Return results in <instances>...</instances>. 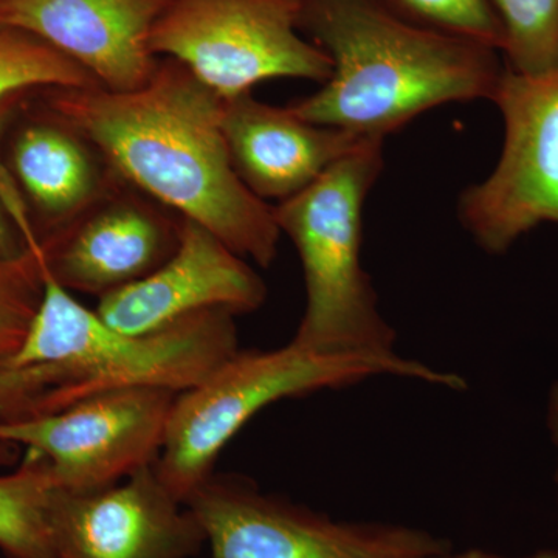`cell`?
<instances>
[{
  "instance_id": "cell-1",
  "label": "cell",
  "mask_w": 558,
  "mask_h": 558,
  "mask_svg": "<svg viewBox=\"0 0 558 558\" xmlns=\"http://www.w3.org/2000/svg\"><path fill=\"white\" fill-rule=\"evenodd\" d=\"M51 116L89 140L135 189L193 220L242 258L269 267L279 231L274 209L244 185L222 131L223 100L178 61L159 60L145 86L51 89Z\"/></svg>"
},
{
  "instance_id": "cell-2",
  "label": "cell",
  "mask_w": 558,
  "mask_h": 558,
  "mask_svg": "<svg viewBox=\"0 0 558 558\" xmlns=\"http://www.w3.org/2000/svg\"><path fill=\"white\" fill-rule=\"evenodd\" d=\"M299 28L332 73L290 109L365 138L449 102L492 101L506 69L497 49L414 27L374 0H300Z\"/></svg>"
},
{
  "instance_id": "cell-3",
  "label": "cell",
  "mask_w": 558,
  "mask_h": 558,
  "mask_svg": "<svg viewBox=\"0 0 558 558\" xmlns=\"http://www.w3.org/2000/svg\"><path fill=\"white\" fill-rule=\"evenodd\" d=\"M44 292L21 347L0 362V424L60 413L131 388L180 392L199 385L240 351L234 317L207 311L130 336L57 281L40 248Z\"/></svg>"
},
{
  "instance_id": "cell-4",
  "label": "cell",
  "mask_w": 558,
  "mask_h": 558,
  "mask_svg": "<svg viewBox=\"0 0 558 558\" xmlns=\"http://www.w3.org/2000/svg\"><path fill=\"white\" fill-rule=\"evenodd\" d=\"M399 377L462 391L464 377L433 368L398 351H329L290 340L267 351H238L172 405L157 475L179 501L213 476L220 451L259 411L284 399Z\"/></svg>"
},
{
  "instance_id": "cell-5",
  "label": "cell",
  "mask_w": 558,
  "mask_h": 558,
  "mask_svg": "<svg viewBox=\"0 0 558 558\" xmlns=\"http://www.w3.org/2000/svg\"><path fill=\"white\" fill-rule=\"evenodd\" d=\"M384 142L369 138L311 186L274 209L303 266L306 307L292 340L329 351H396V330L363 269V208L384 170Z\"/></svg>"
},
{
  "instance_id": "cell-6",
  "label": "cell",
  "mask_w": 558,
  "mask_h": 558,
  "mask_svg": "<svg viewBox=\"0 0 558 558\" xmlns=\"http://www.w3.org/2000/svg\"><path fill=\"white\" fill-rule=\"evenodd\" d=\"M300 0H170L154 24V57L178 61L222 100L267 80L326 83L329 58L299 28Z\"/></svg>"
},
{
  "instance_id": "cell-7",
  "label": "cell",
  "mask_w": 558,
  "mask_h": 558,
  "mask_svg": "<svg viewBox=\"0 0 558 558\" xmlns=\"http://www.w3.org/2000/svg\"><path fill=\"white\" fill-rule=\"evenodd\" d=\"M208 558H432L451 548L427 529L340 520L260 490L244 476H215L185 502Z\"/></svg>"
},
{
  "instance_id": "cell-8",
  "label": "cell",
  "mask_w": 558,
  "mask_h": 558,
  "mask_svg": "<svg viewBox=\"0 0 558 558\" xmlns=\"http://www.w3.org/2000/svg\"><path fill=\"white\" fill-rule=\"evenodd\" d=\"M492 102L505 121L502 153L492 174L461 194L458 215L481 250L502 255L542 223L558 226V69H505Z\"/></svg>"
},
{
  "instance_id": "cell-9",
  "label": "cell",
  "mask_w": 558,
  "mask_h": 558,
  "mask_svg": "<svg viewBox=\"0 0 558 558\" xmlns=\"http://www.w3.org/2000/svg\"><path fill=\"white\" fill-rule=\"evenodd\" d=\"M175 398L167 389H121L49 416L0 424V440L46 458L60 490H97L156 462Z\"/></svg>"
},
{
  "instance_id": "cell-10",
  "label": "cell",
  "mask_w": 558,
  "mask_h": 558,
  "mask_svg": "<svg viewBox=\"0 0 558 558\" xmlns=\"http://www.w3.org/2000/svg\"><path fill=\"white\" fill-rule=\"evenodd\" d=\"M49 526L57 558H190L205 542L154 464L97 490L57 488Z\"/></svg>"
},
{
  "instance_id": "cell-11",
  "label": "cell",
  "mask_w": 558,
  "mask_h": 558,
  "mask_svg": "<svg viewBox=\"0 0 558 558\" xmlns=\"http://www.w3.org/2000/svg\"><path fill=\"white\" fill-rule=\"evenodd\" d=\"M266 299V284L242 256L205 227L182 219L170 258L148 277L102 296L95 311L110 328L143 336L201 312H255Z\"/></svg>"
},
{
  "instance_id": "cell-12",
  "label": "cell",
  "mask_w": 558,
  "mask_h": 558,
  "mask_svg": "<svg viewBox=\"0 0 558 558\" xmlns=\"http://www.w3.org/2000/svg\"><path fill=\"white\" fill-rule=\"evenodd\" d=\"M170 0H0V25L43 39L98 86L132 92L159 65L149 35Z\"/></svg>"
},
{
  "instance_id": "cell-13",
  "label": "cell",
  "mask_w": 558,
  "mask_h": 558,
  "mask_svg": "<svg viewBox=\"0 0 558 558\" xmlns=\"http://www.w3.org/2000/svg\"><path fill=\"white\" fill-rule=\"evenodd\" d=\"M180 222L145 202H97L43 241L50 274L70 292L100 299L148 277L178 248Z\"/></svg>"
},
{
  "instance_id": "cell-14",
  "label": "cell",
  "mask_w": 558,
  "mask_h": 558,
  "mask_svg": "<svg viewBox=\"0 0 558 558\" xmlns=\"http://www.w3.org/2000/svg\"><path fill=\"white\" fill-rule=\"evenodd\" d=\"M222 131L234 170L260 201H288L369 138L301 119L252 92L223 100Z\"/></svg>"
},
{
  "instance_id": "cell-15",
  "label": "cell",
  "mask_w": 558,
  "mask_h": 558,
  "mask_svg": "<svg viewBox=\"0 0 558 558\" xmlns=\"http://www.w3.org/2000/svg\"><path fill=\"white\" fill-rule=\"evenodd\" d=\"M35 121L22 128L11 163L25 194L60 231L89 211L102 193L97 149L64 121Z\"/></svg>"
},
{
  "instance_id": "cell-16",
  "label": "cell",
  "mask_w": 558,
  "mask_h": 558,
  "mask_svg": "<svg viewBox=\"0 0 558 558\" xmlns=\"http://www.w3.org/2000/svg\"><path fill=\"white\" fill-rule=\"evenodd\" d=\"M57 481L49 461L27 451L14 472L0 475V549L10 558H57L49 526Z\"/></svg>"
},
{
  "instance_id": "cell-17",
  "label": "cell",
  "mask_w": 558,
  "mask_h": 558,
  "mask_svg": "<svg viewBox=\"0 0 558 558\" xmlns=\"http://www.w3.org/2000/svg\"><path fill=\"white\" fill-rule=\"evenodd\" d=\"M10 216L24 238V253L0 256V362L21 347L31 329L43 300L44 279L40 269L43 241L24 207V202L10 204Z\"/></svg>"
},
{
  "instance_id": "cell-18",
  "label": "cell",
  "mask_w": 558,
  "mask_h": 558,
  "mask_svg": "<svg viewBox=\"0 0 558 558\" xmlns=\"http://www.w3.org/2000/svg\"><path fill=\"white\" fill-rule=\"evenodd\" d=\"M98 86L87 70L20 28L0 25V106L35 87L81 89Z\"/></svg>"
},
{
  "instance_id": "cell-19",
  "label": "cell",
  "mask_w": 558,
  "mask_h": 558,
  "mask_svg": "<svg viewBox=\"0 0 558 558\" xmlns=\"http://www.w3.org/2000/svg\"><path fill=\"white\" fill-rule=\"evenodd\" d=\"M505 32L506 69L523 75L558 69V0H492Z\"/></svg>"
},
{
  "instance_id": "cell-20",
  "label": "cell",
  "mask_w": 558,
  "mask_h": 558,
  "mask_svg": "<svg viewBox=\"0 0 558 558\" xmlns=\"http://www.w3.org/2000/svg\"><path fill=\"white\" fill-rule=\"evenodd\" d=\"M398 20L424 31L473 40L501 53L505 32L492 0H374Z\"/></svg>"
},
{
  "instance_id": "cell-21",
  "label": "cell",
  "mask_w": 558,
  "mask_h": 558,
  "mask_svg": "<svg viewBox=\"0 0 558 558\" xmlns=\"http://www.w3.org/2000/svg\"><path fill=\"white\" fill-rule=\"evenodd\" d=\"M14 109H16V98H11V100L0 106V142L9 130ZM25 248H27V245H25L20 229L13 222L5 205L0 199V256H9V258L10 256H17L24 253Z\"/></svg>"
},
{
  "instance_id": "cell-22",
  "label": "cell",
  "mask_w": 558,
  "mask_h": 558,
  "mask_svg": "<svg viewBox=\"0 0 558 558\" xmlns=\"http://www.w3.org/2000/svg\"><path fill=\"white\" fill-rule=\"evenodd\" d=\"M432 558H558V549L546 548L535 550V553L527 554V556L510 557L483 548L453 549V546H451V548L442 550L438 556Z\"/></svg>"
},
{
  "instance_id": "cell-23",
  "label": "cell",
  "mask_w": 558,
  "mask_h": 558,
  "mask_svg": "<svg viewBox=\"0 0 558 558\" xmlns=\"http://www.w3.org/2000/svg\"><path fill=\"white\" fill-rule=\"evenodd\" d=\"M546 427H548L549 438L553 440L557 450L556 481L557 490V523H558V381L549 388L548 400H546Z\"/></svg>"
},
{
  "instance_id": "cell-24",
  "label": "cell",
  "mask_w": 558,
  "mask_h": 558,
  "mask_svg": "<svg viewBox=\"0 0 558 558\" xmlns=\"http://www.w3.org/2000/svg\"><path fill=\"white\" fill-rule=\"evenodd\" d=\"M21 457V449L14 444L0 440V469L10 468Z\"/></svg>"
}]
</instances>
